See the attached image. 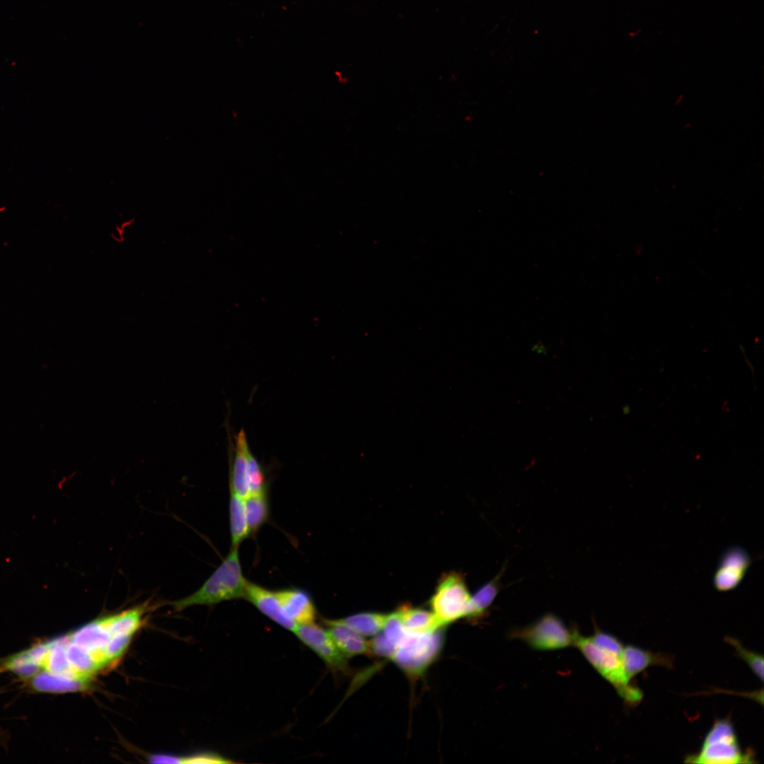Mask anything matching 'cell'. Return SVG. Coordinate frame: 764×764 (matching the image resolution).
<instances>
[{
    "instance_id": "obj_1",
    "label": "cell",
    "mask_w": 764,
    "mask_h": 764,
    "mask_svg": "<svg viewBox=\"0 0 764 764\" xmlns=\"http://www.w3.org/2000/svg\"><path fill=\"white\" fill-rule=\"evenodd\" d=\"M248 581L243 574L238 547H232L225 559L199 589L188 596L171 602V605L175 610L180 611L192 606H212L245 598Z\"/></svg>"
},
{
    "instance_id": "obj_2",
    "label": "cell",
    "mask_w": 764,
    "mask_h": 764,
    "mask_svg": "<svg viewBox=\"0 0 764 764\" xmlns=\"http://www.w3.org/2000/svg\"><path fill=\"white\" fill-rule=\"evenodd\" d=\"M573 645L581 652L596 671L616 690L623 701L630 706L638 705L643 698L642 690L631 683L624 672L621 656L596 645L590 638L577 630H572Z\"/></svg>"
},
{
    "instance_id": "obj_3",
    "label": "cell",
    "mask_w": 764,
    "mask_h": 764,
    "mask_svg": "<svg viewBox=\"0 0 764 764\" xmlns=\"http://www.w3.org/2000/svg\"><path fill=\"white\" fill-rule=\"evenodd\" d=\"M752 752H743L729 719L714 722L705 735L700 750L685 758V762L702 764L752 763Z\"/></svg>"
},
{
    "instance_id": "obj_4",
    "label": "cell",
    "mask_w": 764,
    "mask_h": 764,
    "mask_svg": "<svg viewBox=\"0 0 764 764\" xmlns=\"http://www.w3.org/2000/svg\"><path fill=\"white\" fill-rule=\"evenodd\" d=\"M443 628L424 634L406 631L390 660L408 676H420L441 651L444 640Z\"/></svg>"
},
{
    "instance_id": "obj_5",
    "label": "cell",
    "mask_w": 764,
    "mask_h": 764,
    "mask_svg": "<svg viewBox=\"0 0 764 764\" xmlns=\"http://www.w3.org/2000/svg\"><path fill=\"white\" fill-rule=\"evenodd\" d=\"M471 598L463 577L456 572L445 574L430 598L432 612L441 627L461 618H468Z\"/></svg>"
},
{
    "instance_id": "obj_6",
    "label": "cell",
    "mask_w": 764,
    "mask_h": 764,
    "mask_svg": "<svg viewBox=\"0 0 764 764\" xmlns=\"http://www.w3.org/2000/svg\"><path fill=\"white\" fill-rule=\"evenodd\" d=\"M511 635L538 651L557 650L573 644L572 630L552 614L544 615L531 625L514 630Z\"/></svg>"
},
{
    "instance_id": "obj_7",
    "label": "cell",
    "mask_w": 764,
    "mask_h": 764,
    "mask_svg": "<svg viewBox=\"0 0 764 764\" xmlns=\"http://www.w3.org/2000/svg\"><path fill=\"white\" fill-rule=\"evenodd\" d=\"M294 634L306 647L314 652L335 673L350 672L347 657L340 652L328 630L314 622L299 624Z\"/></svg>"
},
{
    "instance_id": "obj_8",
    "label": "cell",
    "mask_w": 764,
    "mask_h": 764,
    "mask_svg": "<svg viewBox=\"0 0 764 764\" xmlns=\"http://www.w3.org/2000/svg\"><path fill=\"white\" fill-rule=\"evenodd\" d=\"M751 562L750 555L743 548L735 545L726 550L713 574L714 589L720 592L735 589L745 577Z\"/></svg>"
},
{
    "instance_id": "obj_9",
    "label": "cell",
    "mask_w": 764,
    "mask_h": 764,
    "mask_svg": "<svg viewBox=\"0 0 764 764\" xmlns=\"http://www.w3.org/2000/svg\"><path fill=\"white\" fill-rule=\"evenodd\" d=\"M70 640L90 652L101 668L108 665L105 649L112 637L107 616L91 621L69 635Z\"/></svg>"
},
{
    "instance_id": "obj_10",
    "label": "cell",
    "mask_w": 764,
    "mask_h": 764,
    "mask_svg": "<svg viewBox=\"0 0 764 764\" xmlns=\"http://www.w3.org/2000/svg\"><path fill=\"white\" fill-rule=\"evenodd\" d=\"M244 598L281 627L291 632L296 627L297 624L286 613L277 591L248 581Z\"/></svg>"
},
{
    "instance_id": "obj_11",
    "label": "cell",
    "mask_w": 764,
    "mask_h": 764,
    "mask_svg": "<svg viewBox=\"0 0 764 764\" xmlns=\"http://www.w3.org/2000/svg\"><path fill=\"white\" fill-rule=\"evenodd\" d=\"M622 664L627 678L631 681L633 677L651 666L673 667V657L664 653H654L635 645L624 647Z\"/></svg>"
},
{
    "instance_id": "obj_12",
    "label": "cell",
    "mask_w": 764,
    "mask_h": 764,
    "mask_svg": "<svg viewBox=\"0 0 764 764\" xmlns=\"http://www.w3.org/2000/svg\"><path fill=\"white\" fill-rule=\"evenodd\" d=\"M327 630L340 652L347 657L371 655L370 641L338 621L325 619Z\"/></svg>"
},
{
    "instance_id": "obj_13",
    "label": "cell",
    "mask_w": 764,
    "mask_h": 764,
    "mask_svg": "<svg viewBox=\"0 0 764 764\" xmlns=\"http://www.w3.org/2000/svg\"><path fill=\"white\" fill-rule=\"evenodd\" d=\"M280 602L289 618L297 625L314 622L316 609L310 595L300 589L276 591Z\"/></svg>"
},
{
    "instance_id": "obj_14",
    "label": "cell",
    "mask_w": 764,
    "mask_h": 764,
    "mask_svg": "<svg viewBox=\"0 0 764 764\" xmlns=\"http://www.w3.org/2000/svg\"><path fill=\"white\" fill-rule=\"evenodd\" d=\"M249 445L246 434L241 430L236 439V446L230 469V491L245 499L250 494L247 453Z\"/></svg>"
},
{
    "instance_id": "obj_15",
    "label": "cell",
    "mask_w": 764,
    "mask_h": 764,
    "mask_svg": "<svg viewBox=\"0 0 764 764\" xmlns=\"http://www.w3.org/2000/svg\"><path fill=\"white\" fill-rule=\"evenodd\" d=\"M396 612L404 629L410 633H429L444 627L432 611L403 606Z\"/></svg>"
},
{
    "instance_id": "obj_16",
    "label": "cell",
    "mask_w": 764,
    "mask_h": 764,
    "mask_svg": "<svg viewBox=\"0 0 764 764\" xmlns=\"http://www.w3.org/2000/svg\"><path fill=\"white\" fill-rule=\"evenodd\" d=\"M64 639L66 656L76 678L84 681L90 679L101 666L90 652L73 643L69 635L64 636Z\"/></svg>"
},
{
    "instance_id": "obj_17",
    "label": "cell",
    "mask_w": 764,
    "mask_h": 764,
    "mask_svg": "<svg viewBox=\"0 0 764 764\" xmlns=\"http://www.w3.org/2000/svg\"><path fill=\"white\" fill-rule=\"evenodd\" d=\"M229 521L232 547H238L250 534L244 499L230 493Z\"/></svg>"
},
{
    "instance_id": "obj_18",
    "label": "cell",
    "mask_w": 764,
    "mask_h": 764,
    "mask_svg": "<svg viewBox=\"0 0 764 764\" xmlns=\"http://www.w3.org/2000/svg\"><path fill=\"white\" fill-rule=\"evenodd\" d=\"M387 617L388 614L361 612L337 620L366 637H374L380 633L384 627Z\"/></svg>"
},
{
    "instance_id": "obj_19",
    "label": "cell",
    "mask_w": 764,
    "mask_h": 764,
    "mask_svg": "<svg viewBox=\"0 0 764 764\" xmlns=\"http://www.w3.org/2000/svg\"><path fill=\"white\" fill-rule=\"evenodd\" d=\"M30 679L33 688L41 692H74L86 689L89 684L88 680H76L47 673H37Z\"/></svg>"
},
{
    "instance_id": "obj_20",
    "label": "cell",
    "mask_w": 764,
    "mask_h": 764,
    "mask_svg": "<svg viewBox=\"0 0 764 764\" xmlns=\"http://www.w3.org/2000/svg\"><path fill=\"white\" fill-rule=\"evenodd\" d=\"M144 611V607L140 606L116 615L107 616L108 628L111 635H132L142 623Z\"/></svg>"
},
{
    "instance_id": "obj_21",
    "label": "cell",
    "mask_w": 764,
    "mask_h": 764,
    "mask_svg": "<svg viewBox=\"0 0 764 764\" xmlns=\"http://www.w3.org/2000/svg\"><path fill=\"white\" fill-rule=\"evenodd\" d=\"M250 533L256 532L267 520L269 507L266 492L248 495L244 499Z\"/></svg>"
},
{
    "instance_id": "obj_22",
    "label": "cell",
    "mask_w": 764,
    "mask_h": 764,
    "mask_svg": "<svg viewBox=\"0 0 764 764\" xmlns=\"http://www.w3.org/2000/svg\"><path fill=\"white\" fill-rule=\"evenodd\" d=\"M497 582L493 580L482 586L472 596L469 620H475L485 613L497 595Z\"/></svg>"
},
{
    "instance_id": "obj_23",
    "label": "cell",
    "mask_w": 764,
    "mask_h": 764,
    "mask_svg": "<svg viewBox=\"0 0 764 764\" xmlns=\"http://www.w3.org/2000/svg\"><path fill=\"white\" fill-rule=\"evenodd\" d=\"M724 640L731 644L735 649L737 656L743 660L751 669L753 673L760 681L763 680V656L762 654L753 652L745 648L736 638L727 637Z\"/></svg>"
},
{
    "instance_id": "obj_24",
    "label": "cell",
    "mask_w": 764,
    "mask_h": 764,
    "mask_svg": "<svg viewBox=\"0 0 764 764\" xmlns=\"http://www.w3.org/2000/svg\"><path fill=\"white\" fill-rule=\"evenodd\" d=\"M247 468L250 494L267 492L265 475L250 448L247 453Z\"/></svg>"
},
{
    "instance_id": "obj_25",
    "label": "cell",
    "mask_w": 764,
    "mask_h": 764,
    "mask_svg": "<svg viewBox=\"0 0 764 764\" xmlns=\"http://www.w3.org/2000/svg\"><path fill=\"white\" fill-rule=\"evenodd\" d=\"M131 638V635L117 634L112 635L105 649V657L108 664L121 656L128 647Z\"/></svg>"
},
{
    "instance_id": "obj_26",
    "label": "cell",
    "mask_w": 764,
    "mask_h": 764,
    "mask_svg": "<svg viewBox=\"0 0 764 764\" xmlns=\"http://www.w3.org/2000/svg\"><path fill=\"white\" fill-rule=\"evenodd\" d=\"M590 638L600 647L618 654L623 653L625 646L620 639L611 634L596 630L594 634L590 636Z\"/></svg>"
},
{
    "instance_id": "obj_27",
    "label": "cell",
    "mask_w": 764,
    "mask_h": 764,
    "mask_svg": "<svg viewBox=\"0 0 764 764\" xmlns=\"http://www.w3.org/2000/svg\"><path fill=\"white\" fill-rule=\"evenodd\" d=\"M224 758L214 754H199L189 757H183V763H228Z\"/></svg>"
},
{
    "instance_id": "obj_28",
    "label": "cell",
    "mask_w": 764,
    "mask_h": 764,
    "mask_svg": "<svg viewBox=\"0 0 764 764\" xmlns=\"http://www.w3.org/2000/svg\"><path fill=\"white\" fill-rule=\"evenodd\" d=\"M183 757H178L169 755H152L149 757V761L152 763H183Z\"/></svg>"
}]
</instances>
